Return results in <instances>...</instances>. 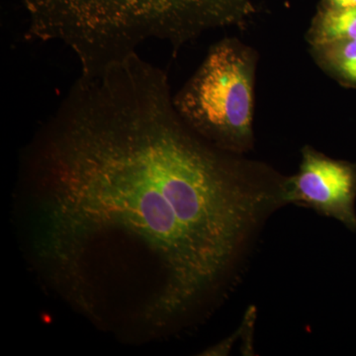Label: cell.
I'll list each match as a JSON object with an SVG mask.
<instances>
[{"label": "cell", "instance_id": "obj_1", "mask_svg": "<svg viewBox=\"0 0 356 356\" xmlns=\"http://www.w3.org/2000/svg\"><path fill=\"white\" fill-rule=\"evenodd\" d=\"M177 113L139 54L81 76L25 147L28 261L91 323L123 339L168 332L214 291L280 189Z\"/></svg>", "mask_w": 356, "mask_h": 356}, {"label": "cell", "instance_id": "obj_2", "mask_svg": "<svg viewBox=\"0 0 356 356\" xmlns=\"http://www.w3.org/2000/svg\"><path fill=\"white\" fill-rule=\"evenodd\" d=\"M26 37L58 41L74 51L81 74L92 76L135 53L143 42L179 46L216 24L228 0H21Z\"/></svg>", "mask_w": 356, "mask_h": 356}, {"label": "cell", "instance_id": "obj_3", "mask_svg": "<svg viewBox=\"0 0 356 356\" xmlns=\"http://www.w3.org/2000/svg\"><path fill=\"white\" fill-rule=\"evenodd\" d=\"M255 56L236 39H225L207 57L173 104L182 120L206 142L242 154L254 140Z\"/></svg>", "mask_w": 356, "mask_h": 356}, {"label": "cell", "instance_id": "obj_4", "mask_svg": "<svg viewBox=\"0 0 356 356\" xmlns=\"http://www.w3.org/2000/svg\"><path fill=\"white\" fill-rule=\"evenodd\" d=\"M356 165L305 147L299 172L284 179L282 202L305 206L356 231Z\"/></svg>", "mask_w": 356, "mask_h": 356}, {"label": "cell", "instance_id": "obj_5", "mask_svg": "<svg viewBox=\"0 0 356 356\" xmlns=\"http://www.w3.org/2000/svg\"><path fill=\"white\" fill-rule=\"evenodd\" d=\"M309 38L313 48L356 40V7L346 9L320 7Z\"/></svg>", "mask_w": 356, "mask_h": 356}, {"label": "cell", "instance_id": "obj_6", "mask_svg": "<svg viewBox=\"0 0 356 356\" xmlns=\"http://www.w3.org/2000/svg\"><path fill=\"white\" fill-rule=\"evenodd\" d=\"M321 64L337 79L356 84V40L314 48Z\"/></svg>", "mask_w": 356, "mask_h": 356}, {"label": "cell", "instance_id": "obj_7", "mask_svg": "<svg viewBox=\"0 0 356 356\" xmlns=\"http://www.w3.org/2000/svg\"><path fill=\"white\" fill-rule=\"evenodd\" d=\"M321 7L332 9L355 8L356 0H322Z\"/></svg>", "mask_w": 356, "mask_h": 356}]
</instances>
